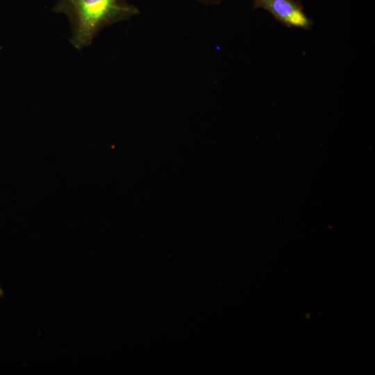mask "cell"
I'll use <instances>...</instances> for the list:
<instances>
[{
  "instance_id": "obj_1",
  "label": "cell",
  "mask_w": 375,
  "mask_h": 375,
  "mask_svg": "<svg viewBox=\"0 0 375 375\" xmlns=\"http://www.w3.org/2000/svg\"><path fill=\"white\" fill-rule=\"evenodd\" d=\"M53 10L70 22V43L78 50L90 45L105 27L130 19L139 12L126 0H58Z\"/></svg>"
},
{
  "instance_id": "obj_2",
  "label": "cell",
  "mask_w": 375,
  "mask_h": 375,
  "mask_svg": "<svg viewBox=\"0 0 375 375\" xmlns=\"http://www.w3.org/2000/svg\"><path fill=\"white\" fill-rule=\"evenodd\" d=\"M253 8L267 10L277 22L290 28L310 30L313 25L297 0H253Z\"/></svg>"
},
{
  "instance_id": "obj_3",
  "label": "cell",
  "mask_w": 375,
  "mask_h": 375,
  "mask_svg": "<svg viewBox=\"0 0 375 375\" xmlns=\"http://www.w3.org/2000/svg\"><path fill=\"white\" fill-rule=\"evenodd\" d=\"M201 2L206 4H215L218 3L220 0H199Z\"/></svg>"
}]
</instances>
